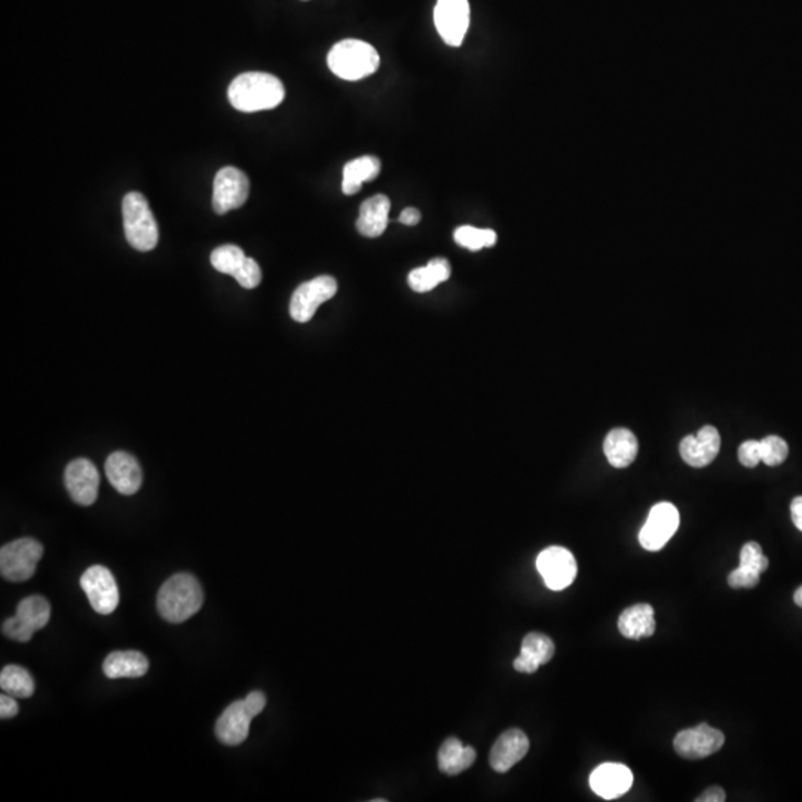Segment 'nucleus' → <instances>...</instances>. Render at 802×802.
<instances>
[{
  "mask_svg": "<svg viewBox=\"0 0 802 802\" xmlns=\"http://www.w3.org/2000/svg\"><path fill=\"white\" fill-rule=\"evenodd\" d=\"M286 97L283 82L265 72H246L229 85L228 99L234 109L244 113L271 110L280 106Z\"/></svg>",
  "mask_w": 802,
  "mask_h": 802,
  "instance_id": "1",
  "label": "nucleus"
},
{
  "mask_svg": "<svg viewBox=\"0 0 802 802\" xmlns=\"http://www.w3.org/2000/svg\"><path fill=\"white\" fill-rule=\"evenodd\" d=\"M204 592L197 578L191 574H176L168 578L158 593L159 614L168 623L179 624L200 611Z\"/></svg>",
  "mask_w": 802,
  "mask_h": 802,
  "instance_id": "2",
  "label": "nucleus"
},
{
  "mask_svg": "<svg viewBox=\"0 0 802 802\" xmlns=\"http://www.w3.org/2000/svg\"><path fill=\"white\" fill-rule=\"evenodd\" d=\"M329 69L344 81H361L378 72L381 57L375 47L358 39H344L327 55Z\"/></svg>",
  "mask_w": 802,
  "mask_h": 802,
  "instance_id": "3",
  "label": "nucleus"
},
{
  "mask_svg": "<svg viewBox=\"0 0 802 802\" xmlns=\"http://www.w3.org/2000/svg\"><path fill=\"white\" fill-rule=\"evenodd\" d=\"M122 217L128 244L139 251L155 249L159 240L158 223L149 202L140 192H130L122 200Z\"/></svg>",
  "mask_w": 802,
  "mask_h": 802,
  "instance_id": "4",
  "label": "nucleus"
},
{
  "mask_svg": "<svg viewBox=\"0 0 802 802\" xmlns=\"http://www.w3.org/2000/svg\"><path fill=\"white\" fill-rule=\"evenodd\" d=\"M266 706L265 694L253 691L240 702L232 703L217 719L216 736L226 746H238L246 742L250 724Z\"/></svg>",
  "mask_w": 802,
  "mask_h": 802,
  "instance_id": "5",
  "label": "nucleus"
},
{
  "mask_svg": "<svg viewBox=\"0 0 802 802\" xmlns=\"http://www.w3.org/2000/svg\"><path fill=\"white\" fill-rule=\"evenodd\" d=\"M44 546L33 538H20L0 549V572L11 583H24L35 575Z\"/></svg>",
  "mask_w": 802,
  "mask_h": 802,
  "instance_id": "6",
  "label": "nucleus"
},
{
  "mask_svg": "<svg viewBox=\"0 0 802 802\" xmlns=\"http://www.w3.org/2000/svg\"><path fill=\"white\" fill-rule=\"evenodd\" d=\"M338 283L330 275H320L314 280L301 284L290 301V315L298 323H308L324 302L335 298Z\"/></svg>",
  "mask_w": 802,
  "mask_h": 802,
  "instance_id": "7",
  "label": "nucleus"
},
{
  "mask_svg": "<svg viewBox=\"0 0 802 802\" xmlns=\"http://www.w3.org/2000/svg\"><path fill=\"white\" fill-rule=\"evenodd\" d=\"M434 24L446 45L461 47L470 27V3L468 0H437Z\"/></svg>",
  "mask_w": 802,
  "mask_h": 802,
  "instance_id": "8",
  "label": "nucleus"
},
{
  "mask_svg": "<svg viewBox=\"0 0 802 802\" xmlns=\"http://www.w3.org/2000/svg\"><path fill=\"white\" fill-rule=\"evenodd\" d=\"M250 182L246 173L235 167L217 171L213 186V208L217 214H226L246 204Z\"/></svg>",
  "mask_w": 802,
  "mask_h": 802,
  "instance_id": "9",
  "label": "nucleus"
},
{
  "mask_svg": "<svg viewBox=\"0 0 802 802\" xmlns=\"http://www.w3.org/2000/svg\"><path fill=\"white\" fill-rule=\"evenodd\" d=\"M679 528V511L670 502H660L651 508L644 528L639 532V543L648 552L663 549Z\"/></svg>",
  "mask_w": 802,
  "mask_h": 802,
  "instance_id": "10",
  "label": "nucleus"
},
{
  "mask_svg": "<svg viewBox=\"0 0 802 802\" xmlns=\"http://www.w3.org/2000/svg\"><path fill=\"white\" fill-rule=\"evenodd\" d=\"M537 569L546 586L554 592H560L571 586L578 571L574 554L559 546L549 547L540 553Z\"/></svg>",
  "mask_w": 802,
  "mask_h": 802,
  "instance_id": "11",
  "label": "nucleus"
},
{
  "mask_svg": "<svg viewBox=\"0 0 802 802\" xmlns=\"http://www.w3.org/2000/svg\"><path fill=\"white\" fill-rule=\"evenodd\" d=\"M81 587L94 611L101 615L115 611L119 603V590L109 569L101 565L91 566L82 574Z\"/></svg>",
  "mask_w": 802,
  "mask_h": 802,
  "instance_id": "12",
  "label": "nucleus"
},
{
  "mask_svg": "<svg viewBox=\"0 0 802 802\" xmlns=\"http://www.w3.org/2000/svg\"><path fill=\"white\" fill-rule=\"evenodd\" d=\"M64 485L76 504L93 505L99 497V470L90 459H75L64 471Z\"/></svg>",
  "mask_w": 802,
  "mask_h": 802,
  "instance_id": "13",
  "label": "nucleus"
},
{
  "mask_svg": "<svg viewBox=\"0 0 802 802\" xmlns=\"http://www.w3.org/2000/svg\"><path fill=\"white\" fill-rule=\"evenodd\" d=\"M725 736L716 728L700 724L690 730L681 731L673 740L676 753L685 759H703L721 751Z\"/></svg>",
  "mask_w": 802,
  "mask_h": 802,
  "instance_id": "14",
  "label": "nucleus"
},
{
  "mask_svg": "<svg viewBox=\"0 0 802 802\" xmlns=\"http://www.w3.org/2000/svg\"><path fill=\"white\" fill-rule=\"evenodd\" d=\"M107 479L110 485L122 495H134L139 491L143 482L142 468L133 455L127 452H113L107 458Z\"/></svg>",
  "mask_w": 802,
  "mask_h": 802,
  "instance_id": "15",
  "label": "nucleus"
},
{
  "mask_svg": "<svg viewBox=\"0 0 802 802\" xmlns=\"http://www.w3.org/2000/svg\"><path fill=\"white\" fill-rule=\"evenodd\" d=\"M633 785V774L629 767L615 762L599 765L590 776V788L603 800L623 797Z\"/></svg>",
  "mask_w": 802,
  "mask_h": 802,
  "instance_id": "16",
  "label": "nucleus"
},
{
  "mask_svg": "<svg viewBox=\"0 0 802 802\" xmlns=\"http://www.w3.org/2000/svg\"><path fill=\"white\" fill-rule=\"evenodd\" d=\"M721 449V436L713 425H704L697 436H687L679 446L682 459L694 468L712 464Z\"/></svg>",
  "mask_w": 802,
  "mask_h": 802,
  "instance_id": "17",
  "label": "nucleus"
},
{
  "mask_svg": "<svg viewBox=\"0 0 802 802\" xmlns=\"http://www.w3.org/2000/svg\"><path fill=\"white\" fill-rule=\"evenodd\" d=\"M529 751V739L522 730H508L495 742L489 764L497 773H507Z\"/></svg>",
  "mask_w": 802,
  "mask_h": 802,
  "instance_id": "18",
  "label": "nucleus"
},
{
  "mask_svg": "<svg viewBox=\"0 0 802 802\" xmlns=\"http://www.w3.org/2000/svg\"><path fill=\"white\" fill-rule=\"evenodd\" d=\"M554 651L556 647L549 636L537 632L529 633L523 639L519 657L514 660V669L520 673L537 672L538 667L552 660Z\"/></svg>",
  "mask_w": 802,
  "mask_h": 802,
  "instance_id": "19",
  "label": "nucleus"
},
{
  "mask_svg": "<svg viewBox=\"0 0 802 802\" xmlns=\"http://www.w3.org/2000/svg\"><path fill=\"white\" fill-rule=\"evenodd\" d=\"M391 201L385 195H375L361 204L357 219V231L363 237L378 238L384 234L390 222Z\"/></svg>",
  "mask_w": 802,
  "mask_h": 802,
  "instance_id": "20",
  "label": "nucleus"
},
{
  "mask_svg": "<svg viewBox=\"0 0 802 802\" xmlns=\"http://www.w3.org/2000/svg\"><path fill=\"white\" fill-rule=\"evenodd\" d=\"M639 443L635 434L627 428H614L603 442V452L609 464L615 468H626L638 456Z\"/></svg>",
  "mask_w": 802,
  "mask_h": 802,
  "instance_id": "21",
  "label": "nucleus"
},
{
  "mask_svg": "<svg viewBox=\"0 0 802 802\" xmlns=\"http://www.w3.org/2000/svg\"><path fill=\"white\" fill-rule=\"evenodd\" d=\"M618 630L624 638L633 641L651 638L655 632L654 608L648 603H638L624 609L618 618Z\"/></svg>",
  "mask_w": 802,
  "mask_h": 802,
  "instance_id": "22",
  "label": "nucleus"
},
{
  "mask_svg": "<svg viewBox=\"0 0 802 802\" xmlns=\"http://www.w3.org/2000/svg\"><path fill=\"white\" fill-rule=\"evenodd\" d=\"M149 670V660L139 651H115L103 663L104 675L109 679L140 678Z\"/></svg>",
  "mask_w": 802,
  "mask_h": 802,
  "instance_id": "23",
  "label": "nucleus"
},
{
  "mask_svg": "<svg viewBox=\"0 0 802 802\" xmlns=\"http://www.w3.org/2000/svg\"><path fill=\"white\" fill-rule=\"evenodd\" d=\"M381 159L373 155H364L352 159L344 167L342 177V192L345 195H355L363 188V183L372 182L381 173Z\"/></svg>",
  "mask_w": 802,
  "mask_h": 802,
  "instance_id": "24",
  "label": "nucleus"
},
{
  "mask_svg": "<svg viewBox=\"0 0 802 802\" xmlns=\"http://www.w3.org/2000/svg\"><path fill=\"white\" fill-rule=\"evenodd\" d=\"M477 753L471 746H464L461 740L449 737L439 751V768L449 776L464 773L476 761Z\"/></svg>",
  "mask_w": 802,
  "mask_h": 802,
  "instance_id": "25",
  "label": "nucleus"
},
{
  "mask_svg": "<svg viewBox=\"0 0 802 802\" xmlns=\"http://www.w3.org/2000/svg\"><path fill=\"white\" fill-rule=\"evenodd\" d=\"M451 263L443 257H436L430 260L427 266L413 269L409 274L410 289L416 293H427L436 289L439 284L445 283L451 278Z\"/></svg>",
  "mask_w": 802,
  "mask_h": 802,
  "instance_id": "26",
  "label": "nucleus"
},
{
  "mask_svg": "<svg viewBox=\"0 0 802 802\" xmlns=\"http://www.w3.org/2000/svg\"><path fill=\"white\" fill-rule=\"evenodd\" d=\"M0 688L15 699H29L35 693V682L29 670L9 664L0 673Z\"/></svg>",
  "mask_w": 802,
  "mask_h": 802,
  "instance_id": "27",
  "label": "nucleus"
},
{
  "mask_svg": "<svg viewBox=\"0 0 802 802\" xmlns=\"http://www.w3.org/2000/svg\"><path fill=\"white\" fill-rule=\"evenodd\" d=\"M15 617L26 624L33 632L44 629L51 618V605L42 596H29L23 599L17 606Z\"/></svg>",
  "mask_w": 802,
  "mask_h": 802,
  "instance_id": "28",
  "label": "nucleus"
},
{
  "mask_svg": "<svg viewBox=\"0 0 802 802\" xmlns=\"http://www.w3.org/2000/svg\"><path fill=\"white\" fill-rule=\"evenodd\" d=\"M453 240L458 246L470 251H479L486 247H494L498 241L497 232L492 229H479L465 225L456 228Z\"/></svg>",
  "mask_w": 802,
  "mask_h": 802,
  "instance_id": "29",
  "label": "nucleus"
},
{
  "mask_svg": "<svg viewBox=\"0 0 802 802\" xmlns=\"http://www.w3.org/2000/svg\"><path fill=\"white\" fill-rule=\"evenodd\" d=\"M246 259L247 256L244 254L243 249L234 246V244H226V246L217 247L216 250H213L210 257L211 265H213L216 271L222 272V274L232 275V277L240 271Z\"/></svg>",
  "mask_w": 802,
  "mask_h": 802,
  "instance_id": "30",
  "label": "nucleus"
},
{
  "mask_svg": "<svg viewBox=\"0 0 802 802\" xmlns=\"http://www.w3.org/2000/svg\"><path fill=\"white\" fill-rule=\"evenodd\" d=\"M762 462L768 467H777L788 458V443L779 436H768L761 440Z\"/></svg>",
  "mask_w": 802,
  "mask_h": 802,
  "instance_id": "31",
  "label": "nucleus"
},
{
  "mask_svg": "<svg viewBox=\"0 0 802 802\" xmlns=\"http://www.w3.org/2000/svg\"><path fill=\"white\" fill-rule=\"evenodd\" d=\"M740 568L748 569V571L762 572L767 571L768 559L762 553L761 546L758 543H746L740 552Z\"/></svg>",
  "mask_w": 802,
  "mask_h": 802,
  "instance_id": "32",
  "label": "nucleus"
},
{
  "mask_svg": "<svg viewBox=\"0 0 802 802\" xmlns=\"http://www.w3.org/2000/svg\"><path fill=\"white\" fill-rule=\"evenodd\" d=\"M235 280L238 281L241 287L251 290L256 289L262 281V271H260L259 263L254 259L247 257L244 265L241 266L240 271L234 275Z\"/></svg>",
  "mask_w": 802,
  "mask_h": 802,
  "instance_id": "33",
  "label": "nucleus"
},
{
  "mask_svg": "<svg viewBox=\"0 0 802 802\" xmlns=\"http://www.w3.org/2000/svg\"><path fill=\"white\" fill-rule=\"evenodd\" d=\"M2 633L6 638L17 642H29L35 635V632L30 630L26 624L21 623L15 615L2 624Z\"/></svg>",
  "mask_w": 802,
  "mask_h": 802,
  "instance_id": "34",
  "label": "nucleus"
},
{
  "mask_svg": "<svg viewBox=\"0 0 802 802\" xmlns=\"http://www.w3.org/2000/svg\"><path fill=\"white\" fill-rule=\"evenodd\" d=\"M761 574L758 572L748 571V569L737 568L728 575V584L733 589H753L758 586Z\"/></svg>",
  "mask_w": 802,
  "mask_h": 802,
  "instance_id": "35",
  "label": "nucleus"
},
{
  "mask_svg": "<svg viewBox=\"0 0 802 802\" xmlns=\"http://www.w3.org/2000/svg\"><path fill=\"white\" fill-rule=\"evenodd\" d=\"M739 461L748 468H755L762 462L761 442L748 440L739 448Z\"/></svg>",
  "mask_w": 802,
  "mask_h": 802,
  "instance_id": "36",
  "label": "nucleus"
},
{
  "mask_svg": "<svg viewBox=\"0 0 802 802\" xmlns=\"http://www.w3.org/2000/svg\"><path fill=\"white\" fill-rule=\"evenodd\" d=\"M18 703L15 702V697L9 696V694L3 693L0 696V718L2 719H11L14 716L18 715Z\"/></svg>",
  "mask_w": 802,
  "mask_h": 802,
  "instance_id": "37",
  "label": "nucleus"
},
{
  "mask_svg": "<svg viewBox=\"0 0 802 802\" xmlns=\"http://www.w3.org/2000/svg\"><path fill=\"white\" fill-rule=\"evenodd\" d=\"M725 800L727 797L721 786H712V788L706 789L699 798H696V802H724Z\"/></svg>",
  "mask_w": 802,
  "mask_h": 802,
  "instance_id": "38",
  "label": "nucleus"
},
{
  "mask_svg": "<svg viewBox=\"0 0 802 802\" xmlns=\"http://www.w3.org/2000/svg\"><path fill=\"white\" fill-rule=\"evenodd\" d=\"M400 223L406 226H415L421 222V213L416 208H404L403 213L400 214Z\"/></svg>",
  "mask_w": 802,
  "mask_h": 802,
  "instance_id": "39",
  "label": "nucleus"
},
{
  "mask_svg": "<svg viewBox=\"0 0 802 802\" xmlns=\"http://www.w3.org/2000/svg\"><path fill=\"white\" fill-rule=\"evenodd\" d=\"M792 522L802 532V497L794 498L791 504Z\"/></svg>",
  "mask_w": 802,
  "mask_h": 802,
  "instance_id": "40",
  "label": "nucleus"
},
{
  "mask_svg": "<svg viewBox=\"0 0 802 802\" xmlns=\"http://www.w3.org/2000/svg\"><path fill=\"white\" fill-rule=\"evenodd\" d=\"M794 601L800 608H802V586L795 592Z\"/></svg>",
  "mask_w": 802,
  "mask_h": 802,
  "instance_id": "41",
  "label": "nucleus"
}]
</instances>
